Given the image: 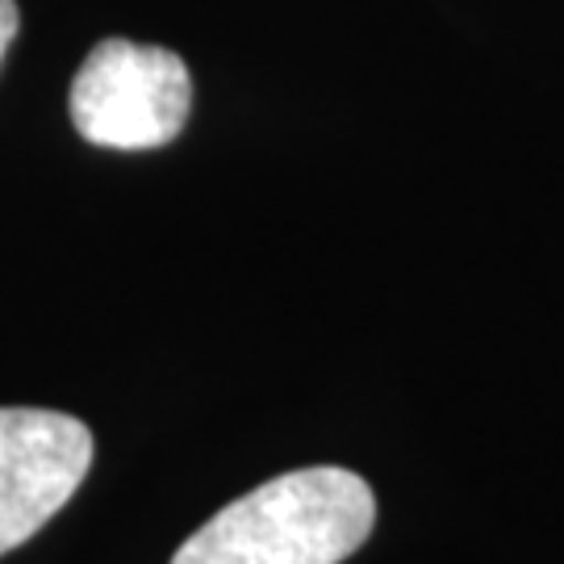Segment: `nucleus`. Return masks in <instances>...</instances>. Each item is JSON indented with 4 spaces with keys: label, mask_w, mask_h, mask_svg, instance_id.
<instances>
[{
    "label": "nucleus",
    "mask_w": 564,
    "mask_h": 564,
    "mask_svg": "<svg viewBox=\"0 0 564 564\" xmlns=\"http://www.w3.org/2000/svg\"><path fill=\"white\" fill-rule=\"evenodd\" d=\"M372 523L377 498L360 473L318 464L223 506L172 564H343L364 547Z\"/></svg>",
    "instance_id": "1"
},
{
    "label": "nucleus",
    "mask_w": 564,
    "mask_h": 564,
    "mask_svg": "<svg viewBox=\"0 0 564 564\" xmlns=\"http://www.w3.org/2000/svg\"><path fill=\"white\" fill-rule=\"evenodd\" d=\"M67 109L93 147L151 151L184 130L193 80L181 55L163 46L105 39L76 72Z\"/></svg>",
    "instance_id": "2"
},
{
    "label": "nucleus",
    "mask_w": 564,
    "mask_h": 564,
    "mask_svg": "<svg viewBox=\"0 0 564 564\" xmlns=\"http://www.w3.org/2000/svg\"><path fill=\"white\" fill-rule=\"evenodd\" d=\"M93 464V431L55 410H0V556L51 523Z\"/></svg>",
    "instance_id": "3"
},
{
    "label": "nucleus",
    "mask_w": 564,
    "mask_h": 564,
    "mask_svg": "<svg viewBox=\"0 0 564 564\" xmlns=\"http://www.w3.org/2000/svg\"><path fill=\"white\" fill-rule=\"evenodd\" d=\"M13 39H18V4L0 0V59H4V51H9Z\"/></svg>",
    "instance_id": "4"
}]
</instances>
